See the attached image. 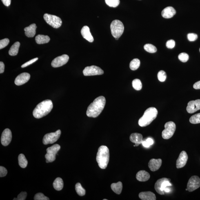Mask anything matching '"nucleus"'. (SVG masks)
<instances>
[{
    "mask_svg": "<svg viewBox=\"0 0 200 200\" xmlns=\"http://www.w3.org/2000/svg\"><path fill=\"white\" fill-rule=\"evenodd\" d=\"M50 38L48 36L39 34L35 37L36 43L38 44H42L48 43L50 41Z\"/></svg>",
    "mask_w": 200,
    "mask_h": 200,
    "instance_id": "obj_24",
    "label": "nucleus"
},
{
    "mask_svg": "<svg viewBox=\"0 0 200 200\" xmlns=\"http://www.w3.org/2000/svg\"><path fill=\"white\" fill-rule=\"evenodd\" d=\"M106 99L103 96L98 97L89 105L86 111L87 116L89 117H97L102 112L106 104Z\"/></svg>",
    "mask_w": 200,
    "mask_h": 200,
    "instance_id": "obj_1",
    "label": "nucleus"
},
{
    "mask_svg": "<svg viewBox=\"0 0 200 200\" xmlns=\"http://www.w3.org/2000/svg\"><path fill=\"white\" fill-rule=\"evenodd\" d=\"M69 60V56L67 54H63L58 56L53 60L51 65L54 68H58L63 66L68 62Z\"/></svg>",
    "mask_w": 200,
    "mask_h": 200,
    "instance_id": "obj_12",
    "label": "nucleus"
},
{
    "mask_svg": "<svg viewBox=\"0 0 200 200\" xmlns=\"http://www.w3.org/2000/svg\"><path fill=\"white\" fill-rule=\"evenodd\" d=\"M200 110V99L189 102L186 108V110L189 113H194Z\"/></svg>",
    "mask_w": 200,
    "mask_h": 200,
    "instance_id": "obj_14",
    "label": "nucleus"
},
{
    "mask_svg": "<svg viewBox=\"0 0 200 200\" xmlns=\"http://www.w3.org/2000/svg\"><path fill=\"white\" fill-rule=\"evenodd\" d=\"M61 131L58 130L54 132L47 134L44 136L43 139V144L47 145L52 144L57 141L61 135Z\"/></svg>",
    "mask_w": 200,
    "mask_h": 200,
    "instance_id": "obj_9",
    "label": "nucleus"
},
{
    "mask_svg": "<svg viewBox=\"0 0 200 200\" xmlns=\"http://www.w3.org/2000/svg\"><path fill=\"white\" fill-rule=\"evenodd\" d=\"M170 179H169L168 180H167L166 181L163 182L161 186V190L162 191L164 192V190L165 188L168 186H172V185L171 183L170 182Z\"/></svg>",
    "mask_w": 200,
    "mask_h": 200,
    "instance_id": "obj_40",
    "label": "nucleus"
},
{
    "mask_svg": "<svg viewBox=\"0 0 200 200\" xmlns=\"http://www.w3.org/2000/svg\"><path fill=\"white\" fill-rule=\"evenodd\" d=\"M144 50L147 52L150 53H154L157 51V50L156 47L151 44H146L144 46Z\"/></svg>",
    "mask_w": 200,
    "mask_h": 200,
    "instance_id": "obj_33",
    "label": "nucleus"
},
{
    "mask_svg": "<svg viewBox=\"0 0 200 200\" xmlns=\"http://www.w3.org/2000/svg\"><path fill=\"white\" fill-rule=\"evenodd\" d=\"M8 171L6 168L2 166H0V177H3L6 176Z\"/></svg>",
    "mask_w": 200,
    "mask_h": 200,
    "instance_id": "obj_46",
    "label": "nucleus"
},
{
    "mask_svg": "<svg viewBox=\"0 0 200 200\" xmlns=\"http://www.w3.org/2000/svg\"><path fill=\"white\" fill-rule=\"evenodd\" d=\"M38 59V58H34V59L31 60L30 61L27 62L25 63L24 64H23L22 65L21 67L22 68H25V67H26L27 66H29V65L32 64L33 63L35 62L36 61H37Z\"/></svg>",
    "mask_w": 200,
    "mask_h": 200,
    "instance_id": "obj_45",
    "label": "nucleus"
},
{
    "mask_svg": "<svg viewBox=\"0 0 200 200\" xmlns=\"http://www.w3.org/2000/svg\"><path fill=\"white\" fill-rule=\"evenodd\" d=\"M188 159V154L186 152L183 151L180 153L179 158L176 161V168L179 169L184 167L186 164Z\"/></svg>",
    "mask_w": 200,
    "mask_h": 200,
    "instance_id": "obj_15",
    "label": "nucleus"
},
{
    "mask_svg": "<svg viewBox=\"0 0 200 200\" xmlns=\"http://www.w3.org/2000/svg\"><path fill=\"white\" fill-rule=\"evenodd\" d=\"M18 162H19V166L22 168H26L28 165V161L24 154H20L18 156Z\"/></svg>",
    "mask_w": 200,
    "mask_h": 200,
    "instance_id": "obj_29",
    "label": "nucleus"
},
{
    "mask_svg": "<svg viewBox=\"0 0 200 200\" xmlns=\"http://www.w3.org/2000/svg\"><path fill=\"white\" fill-rule=\"evenodd\" d=\"M30 74L28 73H23L16 78L14 83L17 86L22 85L28 82L30 78Z\"/></svg>",
    "mask_w": 200,
    "mask_h": 200,
    "instance_id": "obj_16",
    "label": "nucleus"
},
{
    "mask_svg": "<svg viewBox=\"0 0 200 200\" xmlns=\"http://www.w3.org/2000/svg\"><path fill=\"white\" fill-rule=\"evenodd\" d=\"M165 128L162 132V137L165 139H169L173 136L175 131L176 125L173 122H168L165 123Z\"/></svg>",
    "mask_w": 200,
    "mask_h": 200,
    "instance_id": "obj_8",
    "label": "nucleus"
},
{
    "mask_svg": "<svg viewBox=\"0 0 200 200\" xmlns=\"http://www.w3.org/2000/svg\"><path fill=\"white\" fill-rule=\"evenodd\" d=\"M199 51H200V49H199Z\"/></svg>",
    "mask_w": 200,
    "mask_h": 200,
    "instance_id": "obj_52",
    "label": "nucleus"
},
{
    "mask_svg": "<svg viewBox=\"0 0 200 200\" xmlns=\"http://www.w3.org/2000/svg\"><path fill=\"white\" fill-rule=\"evenodd\" d=\"M139 198L142 200H156V196L154 193L150 191L141 192L139 194Z\"/></svg>",
    "mask_w": 200,
    "mask_h": 200,
    "instance_id": "obj_23",
    "label": "nucleus"
},
{
    "mask_svg": "<svg viewBox=\"0 0 200 200\" xmlns=\"http://www.w3.org/2000/svg\"><path fill=\"white\" fill-rule=\"evenodd\" d=\"M169 187V186H168ZM168 187H166V188H165V190H164V192H166V193H169L170 191V189L168 188Z\"/></svg>",
    "mask_w": 200,
    "mask_h": 200,
    "instance_id": "obj_50",
    "label": "nucleus"
},
{
    "mask_svg": "<svg viewBox=\"0 0 200 200\" xmlns=\"http://www.w3.org/2000/svg\"><path fill=\"white\" fill-rule=\"evenodd\" d=\"M158 113L157 109L154 107H150L147 109L143 116L138 121V124L141 127L148 126L156 119Z\"/></svg>",
    "mask_w": 200,
    "mask_h": 200,
    "instance_id": "obj_4",
    "label": "nucleus"
},
{
    "mask_svg": "<svg viewBox=\"0 0 200 200\" xmlns=\"http://www.w3.org/2000/svg\"><path fill=\"white\" fill-rule=\"evenodd\" d=\"M154 143V140L152 138H149L145 141H143L142 144L145 148H149L150 145H152Z\"/></svg>",
    "mask_w": 200,
    "mask_h": 200,
    "instance_id": "obj_38",
    "label": "nucleus"
},
{
    "mask_svg": "<svg viewBox=\"0 0 200 200\" xmlns=\"http://www.w3.org/2000/svg\"><path fill=\"white\" fill-rule=\"evenodd\" d=\"M27 197V193L25 192H22L18 194L17 198H14V200H25Z\"/></svg>",
    "mask_w": 200,
    "mask_h": 200,
    "instance_id": "obj_42",
    "label": "nucleus"
},
{
    "mask_svg": "<svg viewBox=\"0 0 200 200\" xmlns=\"http://www.w3.org/2000/svg\"><path fill=\"white\" fill-rule=\"evenodd\" d=\"M81 33L83 38L89 42H92L94 41V38L90 33V29L88 26H83L82 29Z\"/></svg>",
    "mask_w": 200,
    "mask_h": 200,
    "instance_id": "obj_19",
    "label": "nucleus"
},
{
    "mask_svg": "<svg viewBox=\"0 0 200 200\" xmlns=\"http://www.w3.org/2000/svg\"><path fill=\"white\" fill-rule=\"evenodd\" d=\"M187 38L189 41L190 42L194 41H196L198 38V35L197 34L194 33L189 34L187 35Z\"/></svg>",
    "mask_w": 200,
    "mask_h": 200,
    "instance_id": "obj_43",
    "label": "nucleus"
},
{
    "mask_svg": "<svg viewBox=\"0 0 200 200\" xmlns=\"http://www.w3.org/2000/svg\"><path fill=\"white\" fill-rule=\"evenodd\" d=\"M150 178V174L145 170L139 171L136 175V179L140 182H146L148 181Z\"/></svg>",
    "mask_w": 200,
    "mask_h": 200,
    "instance_id": "obj_21",
    "label": "nucleus"
},
{
    "mask_svg": "<svg viewBox=\"0 0 200 200\" xmlns=\"http://www.w3.org/2000/svg\"><path fill=\"white\" fill-rule=\"evenodd\" d=\"M193 88L196 90L200 89V81L196 82L193 85Z\"/></svg>",
    "mask_w": 200,
    "mask_h": 200,
    "instance_id": "obj_49",
    "label": "nucleus"
},
{
    "mask_svg": "<svg viewBox=\"0 0 200 200\" xmlns=\"http://www.w3.org/2000/svg\"><path fill=\"white\" fill-rule=\"evenodd\" d=\"M3 4L6 6H10L11 4V0H1Z\"/></svg>",
    "mask_w": 200,
    "mask_h": 200,
    "instance_id": "obj_48",
    "label": "nucleus"
},
{
    "mask_svg": "<svg viewBox=\"0 0 200 200\" xmlns=\"http://www.w3.org/2000/svg\"><path fill=\"white\" fill-rule=\"evenodd\" d=\"M176 11L172 7L169 6L165 8L162 12V15L166 19H170L175 15Z\"/></svg>",
    "mask_w": 200,
    "mask_h": 200,
    "instance_id": "obj_20",
    "label": "nucleus"
},
{
    "mask_svg": "<svg viewBox=\"0 0 200 200\" xmlns=\"http://www.w3.org/2000/svg\"><path fill=\"white\" fill-rule=\"evenodd\" d=\"M10 43V40L8 38L1 40L0 41V49L1 50L6 47Z\"/></svg>",
    "mask_w": 200,
    "mask_h": 200,
    "instance_id": "obj_41",
    "label": "nucleus"
},
{
    "mask_svg": "<svg viewBox=\"0 0 200 200\" xmlns=\"http://www.w3.org/2000/svg\"><path fill=\"white\" fill-rule=\"evenodd\" d=\"M106 4L109 6L116 8L120 3V0H105Z\"/></svg>",
    "mask_w": 200,
    "mask_h": 200,
    "instance_id": "obj_35",
    "label": "nucleus"
},
{
    "mask_svg": "<svg viewBox=\"0 0 200 200\" xmlns=\"http://www.w3.org/2000/svg\"><path fill=\"white\" fill-rule=\"evenodd\" d=\"M122 183L121 182L116 183H113L111 185V188L116 194H121L122 190Z\"/></svg>",
    "mask_w": 200,
    "mask_h": 200,
    "instance_id": "obj_26",
    "label": "nucleus"
},
{
    "mask_svg": "<svg viewBox=\"0 0 200 200\" xmlns=\"http://www.w3.org/2000/svg\"><path fill=\"white\" fill-rule=\"evenodd\" d=\"M61 149V146L58 144H55L47 149V153L45 155L46 162H52L55 161L56 155Z\"/></svg>",
    "mask_w": 200,
    "mask_h": 200,
    "instance_id": "obj_6",
    "label": "nucleus"
},
{
    "mask_svg": "<svg viewBox=\"0 0 200 200\" xmlns=\"http://www.w3.org/2000/svg\"><path fill=\"white\" fill-rule=\"evenodd\" d=\"M37 26L35 23L30 25V26L24 28L25 34L29 38L33 37L36 34V30Z\"/></svg>",
    "mask_w": 200,
    "mask_h": 200,
    "instance_id": "obj_22",
    "label": "nucleus"
},
{
    "mask_svg": "<svg viewBox=\"0 0 200 200\" xmlns=\"http://www.w3.org/2000/svg\"><path fill=\"white\" fill-rule=\"evenodd\" d=\"M12 138V132L9 129H6L2 132L1 138L2 144L3 146H8L11 141Z\"/></svg>",
    "mask_w": 200,
    "mask_h": 200,
    "instance_id": "obj_13",
    "label": "nucleus"
},
{
    "mask_svg": "<svg viewBox=\"0 0 200 200\" xmlns=\"http://www.w3.org/2000/svg\"><path fill=\"white\" fill-rule=\"evenodd\" d=\"M43 18L46 22L54 28H59L62 24V21L61 18L58 16L45 14Z\"/></svg>",
    "mask_w": 200,
    "mask_h": 200,
    "instance_id": "obj_7",
    "label": "nucleus"
},
{
    "mask_svg": "<svg viewBox=\"0 0 200 200\" xmlns=\"http://www.w3.org/2000/svg\"><path fill=\"white\" fill-rule=\"evenodd\" d=\"M132 86L134 90H141L142 88V84L139 79H134L132 81Z\"/></svg>",
    "mask_w": 200,
    "mask_h": 200,
    "instance_id": "obj_32",
    "label": "nucleus"
},
{
    "mask_svg": "<svg viewBox=\"0 0 200 200\" xmlns=\"http://www.w3.org/2000/svg\"><path fill=\"white\" fill-rule=\"evenodd\" d=\"M96 159L100 168L105 169L107 168L110 160V152L108 147L105 146H101L99 147Z\"/></svg>",
    "mask_w": 200,
    "mask_h": 200,
    "instance_id": "obj_3",
    "label": "nucleus"
},
{
    "mask_svg": "<svg viewBox=\"0 0 200 200\" xmlns=\"http://www.w3.org/2000/svg\"><path fill=\"white\" fill-rule=\"evenodd\" d=\"M103 200H107V199H103Z\"/></svg>",
    "mask_w": 200,
    "mask_h": 200,
    "instance_id": "obj_51",
    "label": "nucleus"
},
{
    "mask_svg": "<svg viewBox=\"0 0 200 200\" xmlns=\"http://www.w3.org/2000/svg\"><path fill=\"white\" fill-rule=\"evenodd\" d=\"M200 187V179L197 176H192L189 179L187 189L189 192L194 191Z\"/></svg>",
    "mask_w": 200,
    "mask_h": 200,
    "instance_id": "obj_11",
    "label": "nucleus"
},
{
    "mask_svg": "<svg viewBox=\"0 0 200 200\" xmlns=\"http://www.w3.org/2000/svg\"><path fill=\"white\" fill-rule=\"evenodd\" d=\"M75 190L78 195L80 196H84L86 194V191L79 183H76L75 185Z\"/></svg>",
    "mask_w": 200,
    "mask_h": 200,
    "instance_id": "obj_31",
    "label": "nucleus"
},
{
    "mask_svg": "<svg viewBox=\"0 0 200 200\" xmlns=\"http://www.w3.org/2000/svg\"><path fill=\"white\" fill-rule=\"evenodd\" d=\"M158 80L161 82H163L166 79V72L163 70H161L158 74Z\"/></svg>",
    "mask_w": 200,
    "mask_h": 200,
    "instance_id": "obj_36",
    "label": "nucleus"
},
{
    "mask_svg": "<svg viewBox=\"0 0 200 200\" xmlns=\"http://www.w3.org/2000/svg\"><path fill=\"white\" fill-rule=\"evenodd\" d=\"M130 140L132 142L135 143L134 146H138L140 144H142L143 141L142 134L137 133H133L130 135Z\"/></svg>",
    "mask_w": 200,
    "mask_h": 200,
    "instance_id": "obj_18",
    "label": "nucleus"
},
{
    "mask_svg": "<svg viewBox=\"0 0 200 200\" xmlns=\"http://www.w3.org/2000/svg\"><path fill=\"white\" fill-rule=\"evenodd\" d=\"M83 73L85 76H90L102 75L104 73V72L99 67L93 65L86 67L83 70Z\"/></svg>",
    "mask_w": 200,
    "mask_h": 200,
    "instance_id": "obj_10",
    "label": "nucleus"
},
{
    "mask_svg": "<svg viewBox=\"0 0 200 200\" xmlns=\"http://www.w3.org/2000/svg\"><path fill=\"white\" fill-rule=\"evenodd\" d=\"M175 42L174 40H169L166 43V46L169 49H173L175 46Z\"/></svg>",
    "mask_w": 200,
    "mask_h": 200,
    "instance_id": "obj_44",
    "label": "nucleus"
},
{
    "mask_svg": "<svg viewBox=\"0 0 200 200\" xmlns=\"http://www.w3.org/2000/svg\"><path fill=\"white\" fill-rule=\"evenodd\" d=\"M34 200H50L49 198L46 197L41 193H39L36 194L34 196Z\"/></svg>",
    "mask_w": 200,
    "mask_h": 200,
    "instance_id": "obj_39",
    "label": "nucleus"
},
{
    "mask_svg": "<svg viewBox=\"0 0 200 200\" xmlns=\"http://www.w3.org/2000/svg\"><path fill=\"white\" fill-rule=\"evenodd\" d=\"M168 179H169L168 178H163L158 179L156 182L155 185H154V189L158 194H161V195H163L165 194V193L162 191L161 190V186L163 182Z\"/></svg>",
    "mask_w": 200,
    "mask_h": 200,
    "instance_id": "obj_25",
    "label": "nucleus"
},
{
    "mask_svg": "<svg viewBox=\"0 0 200 200\" xmlns=\"http://www.w3.org/2000/svg\"><path fill=\"white\" fill-rule=\"evenodd\" d=\"M54 188L56 190H61L63 188V180L60 178H56L53 183Z\"/></svg>",
    "mask_w": 200,
    "mask_h": 200,
    "instance_id": "obj_28",
    "label": "nucleus"
},
{
    "mask_svg": "<svg viewBox=\"0 0 200 200\" xmlns=\"http://www.w3.org/2000/svg\"><path fill=\"white\" fill-rule=\"evenodd\" d=\"M20 46V43L18 42L14 43L11 47L10 50L9 51V54L12 56L17 55L19 51Z\"/></svg>",
    "mask_w": 200,
    "mask_h": 200,
    "instance_id": "obj_27",
    "label": "nucleus"
},
{
    "mask_svg": "<svg viewBox=\"0 0 200 200\" xmlns=\"http://www.w3.org/2000/svg\"><path fill=\"white\" fill-rule=\"evenodd\" d=\"M53 107L52 101L50 100H46L38 104L33 112L34 117L40 119L48 114Z\"/></svg>",
    "mask_w": 200,
    "mask_h": 200,
    "instance_id": "obj_2",
    "label": "nucleus"
},
{
    "mask_svg": "<svg viewBox=\"0 0 200 200\" xmlns=\"http://www.w3.org/2000/svg\"><path fill=\"white\" fill-rule=\"evenodd\" d=\"M178 58L180 61L183 62H186L189 59V56L188 54L185 53H182L178 56Z\"/></svg>",
    "mask_w": 200,
    "mask_h": 200,
    "instance_id": "obj_37",
    "label": "nucleus"
},
{
    "mask_svg": "<svg viewBox=\"0 0 200 200\" xmlns=\"http://www.w3.org/2000/svg\"><path fill=\"white\" fill-rule=\"evenodd\" d=\"M110 28L112 36L117 40L124 32V25L119 20H115L113 21L111 23Z\"/></svg>",
    "mask_w": 200,
    "mask_h": 200,
    "instance_id": "obj_5",
    "label": "nucleus"
},
{
    "mask_svg": "<svg viewBox=\"0 0 200 200\" xmlns=\"http://www.w3.org/2000/svg\"><path fill=\"white\" fill-rule=\"evenodd\" d=\"M190 121L192 124H198L200 123V113L192 116L190 118Z\"/></svg>",
    "mask_w": 200,
    "mask_h": 200,
    "instance_id": "obj_34",
    "label": "nucleus"
},
{
    "mask_svg": "<svg viewBox=\"0 0 200 200\" xmlns=\"http://www.w3.org/2000/svg\"><path fill=\"white\" fill-rule=\"evenodd\" d=\"M162 160L161 159H152L150 160L148 163V166L150 170L152 172L156 171L161 167Z\"/></svg>",
    "mask_w": 200,
    "mask_h": 200,
    "instance_id": "obj_17",
    "label": "nucleus"
},
{
    "mask_svg": "<svg viewBox=\"0 0 200 200\" xmlns=\"http://www.w3.org/2000/svg\"><path fill=\"white\" fill-rule=\"evenodd\" d=\"M140 65V61L139 59H134L132 60L130 63V68L132 70H137L139 68Z\"/></svg>",
    "mask_w": 200,
    "mask_h": 200,
    "instance_id": "obj_30",
    "label": "nucleus"
},
{
    "mask_svg": "<svg viewBox=\"0 0 200 200\" xmlns=\"http://www.w3.org/2000/svg\"><path fill=\"white\" fill-rule=\"evenodd\" d=\"M5 65L2 62H0V74H2L4 71Z\"/></svg>",
    "mask_w": 200,
    "mask_h": 200,
    "instance_id": "obj_47",
    "label": "nucleus"
}]
</instances>
